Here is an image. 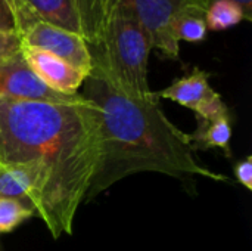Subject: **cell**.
Returning a JSON list of instances; mask_svg holds the SVG:
<instances>
[{
	"mask_svg": "<svg viewBox=\"0 0 252 251\" xmlns=\"http://www.w3.org/2000/svg\"><path fill=\"white\" fill-rule=\"evenodd\" d=\"M235 176L242 186L252 191V157H247L235 166Z\"/></svg>",
	"mask_w": 252,
	"mask_h": 251,
	"instance_id": "obj_18",
	"label": "cell"
},
{
	"mask_svg": "<svg viewBox=\"0 0 252 251\" xmlns=\"http://www.w3.org/2000/svg\"><path fill=\"white\" fill-rule=\"evenodd\" d=\"M210 0H117V6L130 12L149 33L152 47L168 59H179L176 21L189 12H205Z\"/></svg>",
	"mask_w": 252,
	"mask_h": 251,
	"instance_id": "obj_4",
	"label": "cell"
},
{
	"mask_svg": "<svg viewBox=\"0 0 252 251\" xmlns=\"http://www.w3.org/2000/svg\"><path fill=\"white\" fill-rule=\"evenodd\" d=\"M38 163L44 189L37 216L53 238L72 234L100 161L97 109L81 104L0 99V163Z\"/></svg>",
	"mask_w": 252,
	"mask_h": 251,
	"instance_id": "obj_1",
	"label": "cell"
},
{
	"mask_svg": "<svg viewBox=\"0 0 252 251\" xmlns=\"http://www.w3.org/2000/svg\"><path fill=\"white\" fill-rule=\"evenodd\" d=\"M10 12L13 15L15 19V25H16V33L19 34V37L35 22H38L35 19V16L32 15V12L30 10L28 4L25 0H6Z\"/></svg>",
	"mask_w": 252,
	"mask_h": 251,
	"instance_id": "obj_16",
	"label": "cell"
},
{
	"mask_svg": "<svg viewBox=\"0 0 252 251\" xmlns=\"http://www.w3.org/2000/svg\"><path fill=\"white\" fill-rule=\"evenodd\" d=\"M247 21L242 7L232 0H211L205 10L207 28L213 31H223Z\"/></svg>",
	"mask_w": 252,
	"mask_h": 251,
	"instance_id": "obj_13",
	"label": "cell"
},
{
	"mask_svg": "<svg viewBox=\"0 0 252 251\" xmlns=\"http://www.w3.org/2000/svg\"><path fill=\"white\" fill-rule=\"evenodd\" d=\"M81 96L96 107L100 133V161L84 200L90 201L115 182L140 172L229 182L227 176L196 161L189 135L167 118L155 92L148 98L131 96L92 70Z\"/></svg>",
	"mask_w": 252,
	"mask_h": 251,
	"instance_id": "obj_2",
	"label": "cell"
},
{
	"mask_svg": "<svg viewBox=\"0 0 252 251\" xmlns=\"http://www.w3.org/2000/svg\"><path fill=\"white\" fill-rule=\"evenodd\" d=\"M0 30L16 33L15 19H13V15H12L10 7L6 0H0Z\"/></svg>",
	"mask_w": 252,
	"mask_h": 251,
	"instance_id": "obj_19",
	"label": "cell"
},
{
	"mask_svg": "<svg viewBox=\"0 0 252 251\" xmlns=\"http://www.w3.org/2000/svg\"><path fill=\"white\" fill-rule=\"evenodd\" d=\"M196 130L189 135L193 151H208L211 148H220L226 155L232 157L230 141H232V126L229 114L219 115L211 120L198 118Z\"/></svg>",
	"mask_w": 252,
	"mask_h": 251,
	"instance_id": "obj_11",
	"label": "cell"
},
{
	"mask_svg": "<svg viewBox=\"0 0 252 251\" xmlns=\"http://www.w3.org/2000/svg\"><path fill=\"white\" fill-rule=\"evenodd\" d=\"M25 1L37 21L81 36L80 18L77 15L72 0H25Z\"/></svg>",
	"mask_w": 252,
	"mask_h": 251,
	"instance_id": "obj_12",
	"label": "cell"
},
{
	"mask_svg": "<svg viewBox=\"0 0 252 251\" xmlns=\"http://www.w3.org/2000/svg\"><path fill=\"white\" fill-rule=\"evenodd\" d=\"M152 49L146 28L124 7L115 6L102 38L89 46L92 70L100 72L117 89L136 98H148L152 93L148 81Z\"/></svg>",
	"mask_w": 252,
	"mask_h": 251,
	"instance_id": "obj_3",
	"label": "cell"
},
{
	"mask_svg": "<svg viewBox=\"0 0 252 251\" xmlns=\"http://www.w3.org/2000/svg\"><path fill=\"white\" fill-rule=\"evenodd\" d=\"M161 99H170L179 105L192 109L198 118L211 120L223 114H229L227 105L220 93L210 86V74L195 68L190 74L176 80L161 92H155Z\"/></svg>",
	"mask_w": 252,
	"mask_h": 251,
	"instance_id": "obj_6",
	"label": "cell"
},
{
	"mask_svg": "<svg viewBox=\"0 0 252 251\" xmlns=\"http://www.w3.org/2000/svg\"><path fill=\"white\" fill-rule=\"evenodd\" d=\"M80 18L81 36L87 46H94L103 36L105 27L117 6V0H72Z\"/></svg>",
	"mask_w": 252,
	"mask_h": 251,
	"instance_id": "obj_10",
	"label": "cell"
},
{
	"mask_svg": "<svg viewBox=\"0 0 252 251\" xmlns=\"http://www.w3.org/2000/svg\"><path fill=\"white\" fill-rule=\"evenodd\" d=\"M211 1V0H210ZM232 1H235V3H238L241 7H242V10H244V13H245V18H247V21H251V10H252V0H232Z\"/></svg>",
	"mask_w": 252,
	"mask_h": 251,
	"instance_id": "obj_20",
	"label": "cell"
},
{
	"mask_svg": "<svg viewBox=\"0 0 252 251\" xmlns=\"http://www.w3.org/2000/svg\"><path fill=\"white\" fill-rule=\"evenodd\" d=\"M34 215L35 210L28 203L10 198H0V234H7L13 231Z\"/></svg>",
	"mask_w": 252,
	"mask_h": 251,
	"instance_id": "obj_14",
	"label": "cell"
},
{
	"mask_svg": "<svg viewBox=\"0 0 252 251\" xmlns=\"http://www.w3.org/2000/svg\"><path fill=\"white\" fill-rule=\"evenodd\" d=\"M21 46L43 49L66 61L87 75L92 71V56L89 46L77 33H71L38 21L21 36Z\"/></svg>",
	"mask_w": 252,
	"mask_h": 251,
	"instance_id": "obj_7",
	"label": "cell"
},
{
	"mask_svg": "<svg viewBox=\"0 0 252 251\" xmlns=\"http://www.w3.org/2000/svg\"><path fill=\"white\" fill-rule=\"evenodd\" d=\"M21 37L15 31L0 30V62L21 50Z\"/></svg>",
	"mask_w": 252,
	"mask_h": 251,
	"instance_id": "obj_17",
	"label": "cell"
},
{
	"mask_svg": "<svg viewBox=\"0 0 252 251\" xmlns=\"http://www.w3.org/2000/svg\"><path fill=\"white\" fill-rule=\"evenodd\" d=\"M43 189L44 172L38 163H0V198L28 203L37 213L41 203Z\"/></svg>",
	"mask_w": 252,
	"mask_h": 251,
	"instance_id": "obj_9",
	"label": "cell"
},
{
	"mask_svg": "<svg viewBox=\"0 0 252 251\" xmlns=\"http://www.w3.org/2000/svg\"><path fill=\"white\" fill-rule=\"evenodd\" d=\"M0 99L47 104H81L86 101L81 93L65 95L46 86L28 67L21 50L0 62Z\"/></svg>",
	"mask_w": 252,
	"mask_h": 251,
	"instance_id": "obj_5",
	"label": "cell"
},
{
	"mask_svg": "<svg viewBox=\"0 0 252 251\" xmlns=\"http://www.w3.org/2000/svg\"><path fill=\"white\" fill-rule=\"evenodd\" d=\"M21 52L32 72L55 92L75 95L89 77L81 70L43 49L21 46Z\"/></svg>",
	"mask_w": 252,
	"mask_h": 251,
	"instance_id": "obj_8",
	"label": "cell"
},
{
	"mask_svg": "<svg viewBox=\"0 0 252 251\" xmlns=\"http://www.w3.org/2000/svg\"><path fill=\"white\" fill-rule=\"evenodd\" d=\"M174 36L179 41L198 43L205 40L208 28L205 22V12H189L182 15L174 24Z\"/></svg>",
	"mask_w": 252,
	"mask_h": 251,
	"instance_id": "obj_15",
	"label": "cell"
}]
</instances>
